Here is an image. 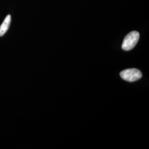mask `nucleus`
<instances>
[{"instance_id":"2","label":"nucleus","mask_w":149,"mask_h":149,"mask_svg":"<svg viewBox=\"0 0 149 149\" xmlns=\"http://www.w3.org/2000/svg\"><path fill=\"white\" fill-rule=\"evenodd\" d=\"M122 79L128 82H134L142 77L141 71L136 69H129L123 70L120 73Z\"/></svg>"},{"instance_id":"1","label":"nucleus","mask_w":149,"mask_h":149,"mask_svg":"<svg viewBox=\"0 0 149 149\" xmlns=\"http://www.w3.org/2000/svg\"><path fill=\"white\" fill-rule=\"evenodd\" d=\"M139 33L136 31H132L128 34L124 39L122 48L124 50L129 51L133 49L138 42Z\"/></svg>"},{"instance_id":"3","label":"nucleus","mask_w":149,"mask_h":149,"mask_svg":"<svg viewBox=\"0 0 149 149\" xmlns=\"http://www.w3.org/2000/svg\"><path fill=\"white\" fill-rule=\"evenodd\" d=\"M11 17L10 15H7L1 26H0V36H3L7 31H8L10 23H11Z\"/></svg>"}]
</instances>
